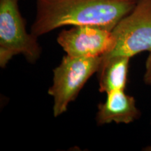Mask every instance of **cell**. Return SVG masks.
<instances>
[{"instance_id": "cell-1", "label": "cell", "mask_w": 151, "mask_h": 151, "mask_svg": "<svg viewBox=\"0 0 151 151\" xmlns=\"http://www.w3.org/2000/svg\"><path fill=\"white\" fill-rule=\"evenodd\" d=\"M137 0H36L31 32L39 37L64 26H94L112 30Z\"/></svg>"}, {"instance_id": "cell-2", "label": "cell", "mask_w": 151, "mask_h": 151, "mask_svg": "<svg viewBox=\"0 0 151 151\" xmlns=\"http://www.w3.org/2000/svg\"><path fill=\"white\" fill-rule=\"evenodd\" d=\"M19 0H0V67L4 68L14 56L21 55L29 63L40 58L37 37L28 33L20 14Z\"/></svg>"}, {"instance_id": "cell-3", "label": "cell", "mask_w": 151, "mask_h": 151, "mask_svg": "<svg viewBox=\"0 0 151 151\" xmlns=\"http://www.w3.org/2000/svg\"><path fill=\"white\" fill-rule=\"evenodd\" d=\"M102 57L78 58L66 55L53 69L52 84L48 93L53 98L54 117L67 111L69 104L74 101L85 84L98 72Z\"/></svg>"}, {"instance_id": "cell-4", "label": "cell", "mask_w": 151, "mask_h": 151, "mask_svg": "<svg viewBox=\"0 0 151 151\" xmlns=\"http://www.w3.org/2000/svg\"><path fill=\"white\" fill-rule=\"evenodd\" d=\"M114 48L102 58L123 55L132 58L151 52V0H137L134 8L112 30Z\"/></svg>"}, {"instance_id": "cell-5", "label": "cell", "mask_w": 151, "mask_h": 151, "mask_svg": "<svg viewBox=\"0 0 151 151\" xmlns=\"http://www.w3.org/2000/svg\"><path fill=\"white\" fill-rule=\"evenodd\" d=\"M57 41L67 55L78 58L103 57L116 45L112 31L94 26H73L62 30Z\"/></svg>"}, {"instance_id": "cell-6", "label": "cell", "mask_w": 151, "mask_h": 151, "mask_svg": "<svg viewBox=\"0 0 151 151\" xmlns=\"http://www.w3.org/2000/svg\"><path fill=\"white\" fill-rule=\"evenodd\" d=\"M97 108L96 120L99 125L111 122L129 124L141 116L134 97L126 94L124 90H116L106 94L105 101L100 103Z\"/></svg>"}, {"instance_id": "cell-7", "label": "cell", "mask_w": 151, "mask_h": 151, "mask_svg": "<svg viewBox=\"0 0 151 151\" xmlns=\"http://www.w3.org/2000/svg\"><path fill=\"white\" fill-rule=\"evenodd\" d=\"M131 58L113 55L102 58L99 73V92L108 94L116 90H125Z\"/></svg>"}, {"instance_id": "cell-8", "label": "cell", "mask_w": 151, "mask_h": 151, "mask_svg": "<svg viewBox=\"0 0 151 151\" xmlns=\"http://www.w3.org/2000/svg\"><path fill=\"white\" fill-rule=\"evenodd\" d=\"M143 81L146 85L151 86V52L146 61V67H145V73L143 75Z\"/></svg>"}, {"instance_id": "cell-9", "label": "cell", "mask_w": 151, "mask_h": 151, "mask_svg": "<svg viewBox=\"0 0 151 151\" xmlns=\"http://www.w3.org/2000/svg\"><path fill=\"white\" fill-rule=\"evenodd\" d=\"M150 124H151V121H150ZM143 150L145 151H151V145H150V146H147L146 148H145L144 149H143Z\"/></svg>"}]
</instances>
